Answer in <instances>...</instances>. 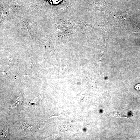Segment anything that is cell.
<instances>
[{
  "mask_svg": "<svg viewBox=\"0 0 140 140\" xmlns=\"http://www.w3.org/2000/svg\"><path fill=\"white\" fill-rule=\"evenodd\" d=\"M9 127L7 125H4L0 131V138L1 139L8 140Z\"/></svg>",
  "mask_w": 140,
  "mask_h": 140,
  "instance_id": "6da1fadb",
  "label": "cell"
},
{
  "mask_svg": "<svg viewBox=\"0 0 140 140\" xmlns=\"http://www.w3.org/2000/svg\"><path fill=\"white\" fill-rule=\"evenodd\" d=\"M22 127L25 131L27 132H32L38 129V126L36 125H30L26 123H23Z\"/></svg>",
  "mask_w": 140,
  "mask_h": 140,
  "instance_id": "7a4b0ae2",
  "label": "cell"
},
{
  "mask_svg": "<svg viewBox=\"0 0 140 140\" xmlns=\"http://www.w3.org/2000/svg\"><path fill=\"white\" fill-rule=\"evenodd\" d=\"M23 99L22 98L19 97H17L14 101H13L11 106V108H13L16 107L18 105L21 104L23 101Z\"/></svg>",
  "mask_w": 140,
  "mask_h": 140,
  "instance_id": "3957f363",
  "label": "cell"
},
{
  "mask_svg": "<svg viewBox=\"0 0 140 140\" xmlns=\"http://www.w3.org/2000/svg\"><path fill=\"white\" fill-rule=\"evenodd\" d=\"M39 96L36 97L32 99L29 103V105L31 106H34L37 104L39 100Z\"/></svg>",
  "mask_w": 140,
  "mask_h": 140,
  "instance_id": "277c9868",
  "label": "cell"
},
{
  "mask_svg": "<svg viewBox=\"0 0 140 140\" xmlns=\"http://www.w3.org/2000/svg\"><path fill=\"white\" fill-rule=\"evenodd\" d=\"M50 2L53 3V4H56L60 2V0H48Z\"/></svg>",
  "mask_w": 140,
  "mask_h": 140,
  "instance_id": "5b68a950",
  "label": "cell"
},
{
  "mask_svg": "<svg viewBox=\"0 0 140 140\" xmlns=\"http://www.w3.org/2000/svg\"><path fill=\"white\" fill-rule=\"evenodd\" d=\"M135 88L137 90L140 89V84H136L135 86Z\"/></svg>",
  "mask_w": 140,
  "mask_h": 140,
  "instance_id": "8992f818",
  "label": "cell"
}]
</instances>
